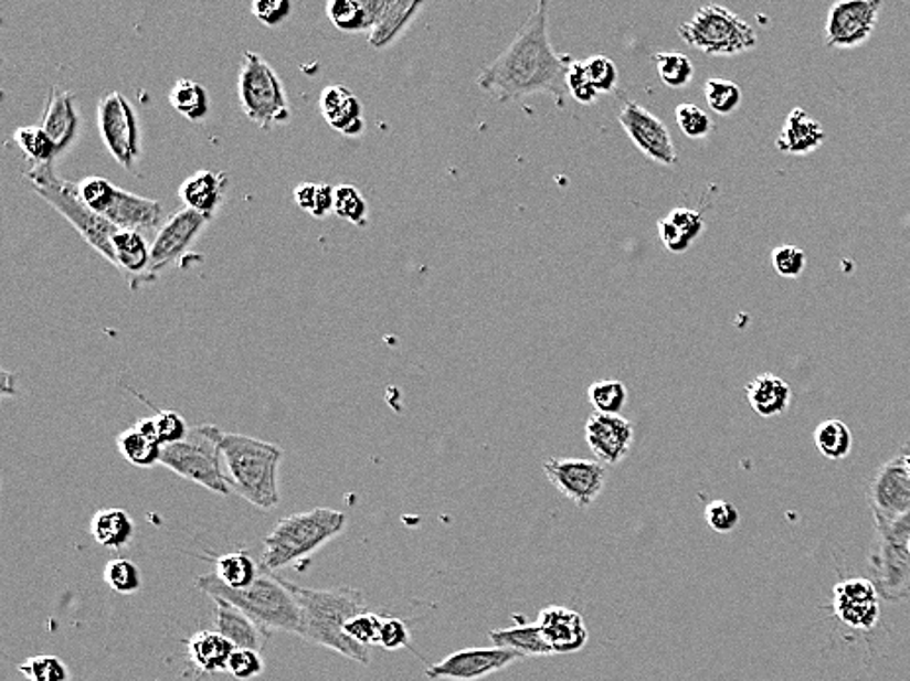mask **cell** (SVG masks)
<instances>
[{
  "mask_svg": "<svg viewBox=\"0 0 910 681\" xmlns=\"http://www.w3.org/2000/svg\"><path fill=\"white\" fill-rule=\"evenodd\" d=\"M548 9V2L540 0L507 50L479 73L477 85L499 103L550 93L558 107L565 105V81L573 60L553 50Z\"/></svg>",
  "mask_w": 910,
  "mask_h": 681,
  "instance_id": "1",
  "label": "cell"
},
{
  "mask_svg": "<svg viewBox=\"0 0 910 681\" xmlns=\"http://www.w3.org/2000/svg\"><path fill=\"white\" fill-rule=\"evenodd\" d=\"M287 585L300 610L297 637L310 645L325 646L353 662L369 666V648L356 645L343 632V627L351 617L368 610L363 593L353 587L308 589L290 582H287Z\"/></svg>",
  "mask_w": 910,
  "mask_h": 681,
  "instance_id": "2",
  "label": "cell"
},
{
  "mask_svg": "<svg viewBox=\"0 0 910 681\" xmlns=\"http://www.w3.org/2000/svg\"><path fill=\"white\" fill-rule=\"evenodd\" d=\"M232 493L263 511L279 507V468L283 448L244 434L222 433L214 426Z\"/></svg>",
  "mask_w": 910,
  "mask_h": 681,
  "instance_id": "3",
  "label": "cell"
},
{
  "mask_svg": "<svg viewBox=\"0 0 910 681\" xmlns=\"http://www.w3.org/2000/svg\"><path fill=\"white\" fill-rule=\"evenodd\" d=\"M197 587L207 593L212 602H226L244 610L250 619L267 630H283L297 635L300 610L290 593L287 579L269 574L265 567L255 584L247 589H228L214 574L197 577Z\"/></svg>",
  "mask_w": 910,
  "mask_h": 681,
  "instance_id": "4",
  "label": "cell"
},
{
  "mask_svg": "<svg viewBox=\"0 0 910 681\" xmlns=\"http://www.w3.org/2000/svg\"><path fill=\"white\" fill-rule=\"evenodd\" d=\"M348 526V517L336 509L316 507L313 511L281 519L263 540L262 567L277 572L293 566L338 539Z\"/></svg>",
  "mask_w": 910,
  "mask_h": 681,
  "instance_id": "5",
  "label": "cell"
},
{
  "mask_svg": "<svg viewBox=\"0 0 910 681\" xmlns=\"http://www.w3.org/2000/svg\"><path fill=\"white\" fill-rule=\"evenodd\" d=\"M27 178L32 181L38 195L52 204L53 209L65 216L73 224V228L87 240V244L114 264L113 238L120 228H116L100 214L95 213L81 199L75 183L57 178L53 163L32 166Z\"/></svg>",
  "mask_w": 910,
  "mask_h": 681,
  "instance_id": "6",
  "label": "cell"
},
{
  "mask_svg": "<svg viewBox=\"0 0 910 681\" xmlns=\"http://www.w3.org/2000/svg\"><path fill=\"white\" fill-rule=\"evenodd\" d=\"M687 45L709 55H736L758 45V32L744 19L720 4H705L679 26Z\"/></svg>",
  "mask_w": 910,
  "mask_h": 681,
  "instance_id": "7",
  "label": "cell"
},
{
  "mask_svg": "<svg viewBox=\"0 0 910 681\" xmlns=\"http://www.w3.org/2000/svg\"><path fill=\"white\" fill-rule=\"evenodd\" d=\"M159 464L212 493H232L226 471H222V454L212 425L194 426L181 443L163 446Z\"/></svg>",
  "mask_w": 910,
  "mask_h": 681,
  "instance_id": "8",
  "label": "cell"
},
{
  "mask_svg": "<svg viewBox=\"0 0 910 681\" xmlns=\"http://www.w3.org/2000/svg\"><path fill=\"white\" fill-rule=\"evenodd\" d=\"M81 199L103 219L120 231L144 232L158 228L163 219L159 201L134 195L103 178H87L75 183Z\"/></svg>",
  "mask_w": 910,
  "mask_h": 681,
  "instance_id": "9",
  "label": "cell"
},
{
  "mask_svg": "<svg viewBox=\"0 0 910 681\" xmlns=\"http://www.w3.org/2000/svg\"><path fill=\"white\" fill-rule=\"evenodd\" d=\"M871 574L879 595L889 603L910 599V514L899 521H876Z\"/></svg>",
  "mask_w": 910,
  "mask_h": 681,
  "instance_id": "10",
  "label": "cell"
},
{
  "mask_svg": "<svg viewBox=\"0 0 910 681\" xmlns=\"http://www.w3.org/2000/svg\"><path fill=\"white\" fill-rule=\"evenodd\" d=\"M237 93L245 116L262 130H272L273 126L289 120V103L279 75L262 55L245 52L237 77Z\"/></svg>",
  "mask_w": 910,
  "mask_h": 681,
  "instance_id": "11",
  "label": "cell"
},
{
  "mask_svg": "<svg viewBox=\"0 0 910 681\" xmlns=\"http://www.w3.org/2000/svg\"><path fill=\"white\" fill-rule=\"evenodd\" d=\"M98 130L114 160L131 171L134 163L140 160V130L128 98L116 91L100 98Z\"/></svg>",
  "mask_w": 910,
  "mask_h": 681,
  "instance_id": "12",
  "label": "cell"
},
{
  "mask_svg": "<svg viewBox=\"0 0 910 681\" xmlns=\"http://www.w3.org/2000/svg\"><path fill=\"white\" fill-rule=\"evenodd\" d=\"M542 468L561 496L581 509L595 503L606 486V468L599 460L550 458Z\"/></svg>",
  "mask_w": 910,
  "mask_h": 681,
  "instance_id": "13",
  "label": "cell"
},
{
  "mask_svg": "<svg viewBox=\"0 0 910 681\" xmlns=\"http://www.w3.org/2000/svg\"><path fill=\"white\" fill-rule=\"evenodd\" d=\"M881 0H840L832 4L826 17V45L834 50H854L866 44L876 30Z\"/></svg>",
  "mask_w": 910,
  "mask_h": 681,
  "instance_id": "14",
  "label": "cell"
},
{
  "mask_svg": "<svg viewBox=\"0 0 910 681\" xmlns=\"http://www.w3.org/2000/svg\"><path fill=\"white\" fill-rule=\"evenodd\" d=\"M525 656L518 655L508 648H464L455 650L452 655L442 658L440 662L432 663L426 668L428 680L449 681H475L487 678L490 673L507 670L508 666L522 660Z\"/></svg>",
  "mask_w": 910,
  "mask_h": 681,
  "instance_id": "15",
  "label": "cell"
},
{
  "mask_svg": "<svg viewBox=\"0 0 910 681\" xmlns=\"http://www.w3.org/2000/svg\"><path fill=\"white\" fill-rule=\"evenodd\" d=\"M618 123H621L622 130L631 138L632 143L646 158L662 166L677 163V150H675L671 134L656 115L649 113L648 108L642 107L634 100H628L622 107Z\"/></svg>",
  "mask_w": 910,
  "mask_h": 681,
  "instance_id": "16",
  "label": "cell"
},
{
  "mask_svg": "<svg viewBox=\"0 0 910 681\" xmlns=\"http://www.w3.org/2000/svg\"><path fill=\"white\" fill-rule=\"evenodd\" d=\"M867 497L876 521H899L910 514V476L901 454L877 469Z\"/></svg>",
  "mask_w": 910,
  "mask_h": 681,
  "instance_id": "17",
  "label": "cell"
},
{
  "mask_svg": "<svg viewBox=\"0 0 910 681\" xmlns=\"http://www.w3.org/2000/svg\"><path fill=\"white\" fill-rule=\"evenodd\" d=\"M207 216L184 206L183 211L173 214L158 231V236L151 244V262H149V277L156 279L163 269L171 266L177 259L189 252L194 240L201 234Z\"/></svg>",
  "mask_w": 910,
  "mask_h": 681,
  "instance_id": "18",
  "label": "cell"
},
{
  "mask_svg": "<svg viewBox=\"0 0 910 681\" xmlns=\"http://www.w3.org/2000/svg\"><path fill=\"white\" fill-rule=\"evenodd\" d=\"M832 607L836 617L851 628L871 630L881 619L879 592L869 579L854 577L832 587Z\"/></svg>",
  "mask_w": 910,
  "mask_h": 681,
  "instance_id": "19",
  "label": "cell"
},
{
  "mask_svg": "<svg viewBox=\"0 0 910 681\" xmlns=\"http://www.w3.org/2000/svg\"><path fill=\"white\" fill-rule=\"evenodd\" d=\"M585 440L604 466L621 464L634 443V425L621 415L591 413L585 423Z\"/></svg>",
  "mask_w": 910,
  "mask_h": 681,
  "instance_id": "20",
  "label": "cell"
},
{
  "mask_svg": "<svg viewBox=\"0 0 910 681\" xmlns=\"http://www.w3.org/2000/svg\"><path fill=\"white\" fill-rule=\"evenodd\" d=\"M536 623L546 642L552 646L553 655H575L589 640L585 620L578 610L552 605L540 610Z\"/></svg>",
  "mask_w": 910,
  "mask_h": 681,
  "instance_id": "21",
  "label": "cell"
},
{
  "mask_svg": "<svg viewBox=\"0 0 910 681\" xmlns=\"http://www.w3.org/2000/svg\"><path fill=\"white\" fill-rule=\"evenodd\" d=\"M320 113L325 116L328 126L343 136L353 138L366 130L361 100L353 95V91L343 85H330L322 91Z\"/></svg>",
  "mask_w": 910,
  "mask_h": 681,
  "instance_id": "22",
  "label": "cell"
},
{
  "mask_svg": "<svg viewBox=\"0 0 910 681\" xmlns=\"http://www.w3.org/2000/svg\"><path fill=\"white\" fill-rule=\"evenodd\" d=\"M40 126L52 138L57 153L67 150L80 132V115L75 110V97L53 87L45 100L44 116Z\"/></svg>",
  "mask_w": 910,
  "mask_h": 681,
  "instance_id": "23",
  "label": "cell"
},
{
  "mask_svg": "<svg viewBox=\"0 0 910 681\" xmlns=\"http://www.w3.org/2000/svg\"><path fill=\"white\" fill-rule=\"evenodd\" d=\"M824 140L826 130L821 120L808 115L805 108H793L783 123L775 146L789 156H808L818 150Z\"/></svg>",
  "mask_w": 910,
  "mask_h": 681,
  "instance_id": "24",
  "label": "cell"
},
{
  "mask_svg": "<svg viewBox=\"0 0 910 681\" xmlns=\"http://www.w3.org/2000/svg\"><path fill=\"white\" fill-rule=\"evenodd\" d=\"M214 603H216L214 623H216V630L220 635L226 638L234 648H250V650L260 652L265 645L267 632L254 619H250L244 610L226 602Z\"/></svg>",
  "mask_w": 910,
  "mask_h": 681,
  "instance_id": "25",
  "label": "cell"
},
{
  "mask_svg": "<svg viewBox=\"0 0 910 681\" xmlns=\"http://www.w3.org/2000/svg\"><path fill=\"white\" fill-rule=\"evenodd\" d=\"M745 397L755 415L771 418L787 413L793 391L787 381L781 380L777 375L760 373L745 383Z\"/></svg>",
  "mask_w": 910,
  "mask_h": 681,
  "instance_id": "26",
  "label": "cell"
},
{
  "mask_svg": "<svg viewBox=\"0 0 910 681\" xmlns=\"http://www.w3.org/2000/svg\"><path fill=\"white\" fill-rule=\"evenodd\" d=\"M226 187L228 178L224 173L197 171L191 178L184 179L179 195L187 204V209L197 211L211 221L212 214L216 213V209L222 204Z\"/></svg>",
  "mask_w": 910,
  "mask_h": 681,
  "instance_id": "27",
  "label": "cell"
},
{
  "mask_svg": "<svg viewBox=\"0 0 910 681\" xmlns=\"http://www.w3.org/2000/svg\"><path fill=\"white\" fill-rule=\"evenodd\" d=\"M705 231V219L699 211L689 206H677L671 213L657 221L659 240L671 254H685L691 249L695 240Z\"/></svg>",
  "mask_w": 910,
  "mask_h": 681,
  "instance_id": "28",
  "label": "cell"
},
{
  "mask_svg": "<svg viewBox=\"0 0 910 681\" xmlns=\"http://www.w3.org/2000/svg\"><path fill=\"white\" fill-rule=\"evenodd\" d=\"M385 0H330L326 4V14L334 26L348 32H371L375 28Z\"/></svg>",
  "mask_w": 910,
  "mask_h": 681,
  "instance_id": "29",
  "label": "cell"
},
{
  "mask_svg": "<svg viewBox=\"0 0 910 681\" xmlns=\"http://www.w3.org/2000/svg\"><path fill=\"white\" fill-rule=\"evenodd\" d=\"M421 10L422 2L419 0H385L375 28L369 32V45L383 50L393 44Z\"/></svg>",
  "mask_w": 910,
  "mask_h": 681,
  "instance_id": "30",
  "label": "cell"
},
{
  "mask_svg": "<svg viewBox=\"0 0 910 681\" xmlns=\"http://www.w3.org/2000/svg\"><path fill=\"white\" fill-rule=\"evenodd\" d=\"M91 534L98 546L120 552L134 540L136 524L128 511L118 507H106L91 517Z\"/></svg>",
  "mask_w": 910,
  "mask_h": 681,
  "instance_id": "31",
  "label": "cell"
},
{
  "mask_svg": "<svg viewBox=\"0 0 910 681\" xmlns=\"http://www.w3.org/2000/svg\"><path fill=\"white\" fill-rule=\"evenodd\" d=\"M114 266L131 275L136 281H151L149 262L151 246L141 232L118 231L113 238Z\"/></svg>",
  "mask_w": 910,
  "mask_h": 681,
  "instance_id": "32",
  "label": "cell"
},
{
  "mask_svg": "<svg viewBox=\"0 0 910 681\" xmlns=\"http://www.w3.org/2000/svg\"><path fill=\"white\" fill-rule=\"evenodd\" d=\"M191 662L204 673L226 672L234 646L219 630H199L187 640Z\"/></svg>",
  "mask_w": 910,
  "mask_h": 681,
  "instance_id": "33",
  "label": "cell"
},
{
  "mask_svg": "<svg viewBox=\"0 0 910 681\" xmlns=\"http://www.w3.org/2000/svg\"><path fill=\"white\" fill-rule=\"evenodd\" d=\"M515 620L517 625L512 627L490 630V642L499 648L515 650L525 658L526 656H553L552 646L546 642L538 623L528 625L525 619H518V617H515Z\"/></svg>",
  "mask_w": 910,
  "mask_h": 681,
  "instance_id": "34",
  "label": "cell"
},
{
  "mask_svg": "<svg viewBox=\"0 0 910 681\" xmlns=\"http://www.w3.org/2000/svg\"><path fill=\"white\" fill-rule=\"evenodd\" d=\"M214 566H216L214 575L219 577L220 584L226 585L228 589H236V592L252 587L255 579L262 575L257 562L244 550L216 557Z\"/></svg>",
  "mask_w": 910,
  "mask_h": 681,
  "instance_id": "35",
  "label": "cell"
},
{
  "mask_svg": "<svg viewBox=\"0 0 910 681\" xmlns=\"http://www.w3.org/2000/svg\"><path fill=\"white\" fill-rule=\"evenodd\" d=\"M116 446L123 454L124 460L130 461L131 466H136V468H154L156 464L161 461L163 446L158 440L140 433L136 426L124 430L116 438Z\"/></svg>",
  "mask_w": 910,
  "mask_h": 681,
  "instance_id": "36",
  "label": "cell"
},
{
  "mask_svg": "<svg viewBox=\"0 0 910 681\" xmlns=\"http://www.w3.org/2000/svg\"><path fill=\"white\" fill-rule=\"evenodd\" d=\"M814 444L826 460H844L851 451L854 436L846 423H842L838 418H828L816 426Z\"/></svg>",
  "mask_w": 910,
  "mask_h": 681,
  "instance_id": "37",
  "label": "cell"
},
{
  "mask_svg": "<svg viewBox=\"0 0 910 681\" xmlns=\"http://www.w3.org/2000/svg\"><path fill=\"white\" fill-rule=\"evenodd\" d=\"M169 103L189 120H201L209 115V93L193 79H177L169 91Z\"/></svg>",
  "mask_w": 910,
  "mask_h": 681,
  "instance_id": "38",
  "label": "cell"
},
{
  "mask_svg": "<svg viewBox=\"0 0 910 681\" xmlns=\"http://www.w3.org/2000/svg\"><path fill=\"white\" fill-rule=\"evenodd\" d=\"M589 403L595 408V413L603 415H621L622 408L628 403V390L618 380L595 381L586 391Z\"/></svg>",
  "mask_w": 910,
  "mask_h": 681,
  "instance_id": "39",
  "label": "cell"
},
{
  "mask_svg": "<svg viewBox=\"0 0 910 681\" xmlns=\"http://www.w3.org/2000/svg\"><path fill=\"white\" fill-rule=\"evenodd\" d=\"M14 140L20 150L27 153L28 160L34 161V166L53 163V158L57 156V148L52 142V138L44 132L42 126H22L14 132Z\"/></svg>",
  "mask_w": 910,
  "mask_h": 681,
  "instance_id": "40",
  "label": "cell"
},
{
  "mask_svg": "<svg viewBox=\"0 0 910 681\" xmlns=\"http://www.w3.org/2000/svg\"><path fill=\"white\" fill-rule=\"evenodd\" d=\"M654 63H656L659 79L671 89L687 87L692 81V75H695L691 60L685 54H679V52L654 54Z\"/></svg>",
  "mask_w": 910,
  "mask_h": 681,
  "instance_id": "41",
  "label": "cell"
},
{
  "mask_svg": "<svg viewBox=\"0 0 910 681\" xmlns=\"http://www.w3.org/2000/svg\"><path fill=\"white\" fill-rule=\"evenodd\" d=\"M705 98L710 110H715L717 115L728 116L734 115L736 110L742 105V89L740 85L730 79H720V77H712V79L705 83Z\"/></svg>",
  "mask_w": 910,
  "mask_h": 681,
  "instance_id": "42",
  "label": "cell"
},
{
  "mask_svg": "<svg viewBox=\"0 0 910 681\" xmlns=\"http://www.w3.org/2000/svg\"><path fill=\"white\" fill-rule=\"evenodd\" d=\"M17 670L28 681H71L70 668L60 656H32L18 663Z\"/></svg>",
  "mask_w": 910,
  "mask_h": 681,
  "instance_id": "43",
  "label": "cell"
},
{
  "mask_svg": "<svg viewBox=\"0 0 910 681\" xmlns=\"http://www.w3.org/2000/svg\"><path fill=\"white\" fill-rule=\"evenodd\" d=\"M334 191L336 187L325 183H300L295 189V203L310 216L325 219L326 214L334 211Z\"/></svg>",
  "mask_w": 910,
  "mask_h": 681,
  "instance_id": "44",
  "label": "cell"
},
{
  "mask_svg": "<svg viewBox=\"0 0 910 681\" xmlns=\"http://www.w3.org/2000/svg\"><path fill=\"white\" fill-rule=\"evenodd\" d=\"M105 582L113 592L134 595L141 589V572L131 560L114 557L105 567Z\"/></svg>",
  "mask_w": 910,
  "mask_h": 681,
  "instance_id": "45",
  "label": "cell"
},
{
  "mask_svg": "<svg viewBox=\"0 0 910 681\" xmlns=\"http://www.w3.org/2000/svg\"><path fill=\"white\" fill-rule=\"evenodd\" d=\"M334 214L341 221L363 226L368 221V203L353 185L336 187L334 191Z\"/></svg>",
  "mask_w": 910,
  "mask_h": 681,
  "instance_id": "46",
  "label": "cell"
},
{
  "mask_svg": "<svg viewBox=\"0 0 910 681\" xmlns=\"http://www.w3.org/2000/svg\"><path fill=\"white\" fill-rule=\"evenodd\" d=\"M381 625H383V617H379L375 613L363 610V613H358L356 617H351V619L346 623L343 632H346V637L351 638L356 645L371 648V646H379Z\"/></svg>",
  "mask_w": 910,
  "mask_h": 681,
  "instance_id": "47",
  "label": "cell"
},
{
  "mask_svg": "<svg viewBox=\"0 0 910 681\" xmlns=\"http://www.w3.org/2000/svg\"><path fill=\"white\" fill-rule=\"evenodd\" d=\"M675 120L679 130L691 140H702L712 132L710 116L692 103H681L675 108Z\"/></svg>",
  "mask_w": 910,
  "mask_h": 681,
  "instance_id": "48",
  "label": "cell"
},
{
  "mask_svg": "<svg viewBox=\"0 0 910 681\" xmlns=\"http://www.w3.org/2000/svg\"><path fill=\"white\" fill-rule=\"evenodd\" d=\"M585 70L599 95H609L618 87V67L611 57L593 55L585 60Z\"/></svg>",
  "mask_w": 910,
  "mask_h": 681,
  "instance_id": "49",
  "label": "cell"
},
{
  "mask_svg": "<svg viewBox=\"0 0 910 681\" xmlns=\"http://www.w3.org/2000/svg\"><path fill=\"white\" fill-rule=\"evenodd\" d=\"M265 670L262 652L250 650V648H234V652L228 660L226 672L240 681L255 680Z\"/></svg>",
  "mask_w": 910,
  "mask_h": 681,
  "instance_id": "50",
  "label": "cell"
},
{
  "mask_svg": "<svg viewBox=\"0 0 910 681\" xmlns=\"http://www.w3.org/2000/svg\"><path fill=\"white\" fill-rule=\"evenodd\" d=\"M771 264L781 277L796 279L805 274V249L796 248V246H777L771 252Z\"/></svg>",
  "mask_w": 910,
  "mask_h": 681,
  "instance_id": "51",
  "label": "cell"
},
{
  "mask_svg": "<svg viewBox=\"0 0 910 681\" xmlns=\"http://www.w3.org/2000/svg\"><path fill=\"white\" fill-rule=\"evenodd\" d=\"M568 93L575 98L581 105H593L599 98V91L595 85L589 79V73L585 70V62H573L569 65Z\"/></svg>",
  "mask_w": 910,
  "mask_h": 681,
  "instance_id": "52",
  "label": "cell"
},
{
  "mask_svg": "<svg viewBox=\"0 0 910 681\" xmlns=\"http://www.w3.org/2000/svg\"><path fill=\"white\" fill-rule=\"evenodd\" d=\"M705 521L709 524L712 531L718 534H728V532L736 531L740 524V513L734 504L717 499L710 501L705 509Z\"/></svg>",
  "mask_w": 910,
  "mask_h": 681,
  "instance_id": "53",
  "label": "cell"
},
{
  "mask_svg": "<svg viewBox=\"0 0 910 681\" xmlns=\"http://www.w3.org/2000/svg\"><path fill=\"white\" fill-rule=\"evenodd\" d=\"M154 421L158 426V438L161 446L181 443L191 433V428L184 423L183 416L176 413V411H169V408L159 411L158 415L154 416Z\"/></svg>",
  "mask_w": 910,
  "mask_h": 681,
  "instance_id": "54",
  "label": "cell"
},
{
  "mask_svg": "<svg viewBox=\"0 0 910 681\" xmlns=\"http://www.w3.org/2000/svg\"><path fill=\"white\" fill-rule=\"evenodd\" d=\"M411 645V628L401 619L394 617H383L381 635H379V646L389 652L401 650Z\"/></svg>",
  "mask_w": 910,
  "mask_h": 681,
  "instance_id": "55",
  "label": "cell"
},
{
  "mask_svg": "<svg viewBox=\"0 0 910 681\" xmlns=\"http://www.w3.org/2000/svg\"><path fill=\"white\" fill-rule=\"evenodd\" d=\"M290 9L293 4L289 0H257L252 4L255 19L265 26H277L283 20L289 19Z\"/></svg>",
  "mask_w": 910,
  "mask_h": 681,
  "instance_id": "56",
  "label": "cell"
},
{
  "mask_svg": "<svg viewBox=\"0 0 910 681\" xmlns=\"http://www.w3.org/2000/svg\"><path fill=\"white\" fill-rule=\"evenodd\" d=\"M2 375H4V385H2V393H4V395H14L17 391L12 390V383L17 381V377H14V375H10L9 372H4L2 373Z\"/></svg>",
  "mask_w": 910,
  "mask_h": 681,
  "instance_id": "57",
  "label": "cell"
},
{
  "mask_svg": "<svg viewBox=\"0 0 910 681\" xmlns=\"http://www.w3.org/2000/svg\"><path fill=\"white\" fill-rule=\"evenodd\" d=\"M899 454H901L902 460H904V464H907V469H909L910 476V443L904 444V446H902V450L899 451Z\"/></svg>",
  "mask_w": 910,
  "mask_h": 681,
  "instance_id": "58",
  "label": "cell"
},
{
  "mask_svg": "<svg viewBox=\"0 0 910 681\" xmlns=\"http://www.w3.org/2000/svg\"><path fill=\"white\" fill-rule=\"evenodd\" d=\"M909 556H910V540H909Z\"/></svg>",
  "mask_w": 910,
  "mask_h": 681,
  "instance_id": "59",
  "label": "cell"
}]
</instances>
